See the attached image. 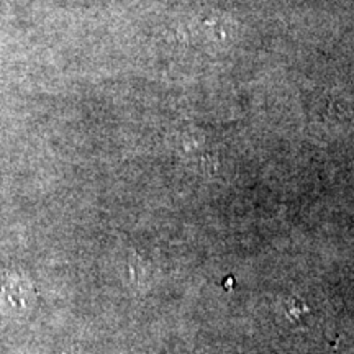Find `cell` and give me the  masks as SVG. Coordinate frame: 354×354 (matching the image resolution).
Returning a JSON list of instances; mask_svg holds the SVG:
<instances>
[{
	"instance_id": "cell-1",
	"label": "cell",
	"mask_w": 354,
	"mask_h": 354,
	"mask_svg": "<svg viewBox=\"0 0 354 354\" xmlns=\"http://www.w3.org/2000/svg\"><path fill=\"white\" fill-rule=\"evenodd\" d=\"M32 287L28 279L17 276H8L0 289V310L6 313H21L28 312L32 304Z\"/></svg>"
}]
</instances>
